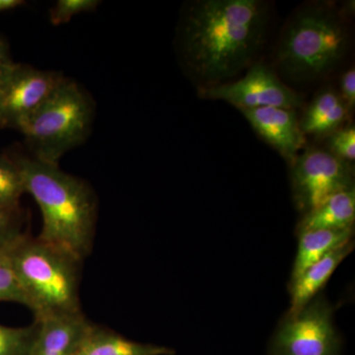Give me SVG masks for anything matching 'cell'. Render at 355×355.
<instances>
[{"label":"cell","instance_id":"cell-17","mask_svg":"<svg viewBox=\"0 0 355 355\" xmlns=\"http://www.w3.org/2000/svg\"><path fill=\"white\" fill-rule=\"evenodd\" d=\"M23 193L24 182L19 167L12 156L0 154V209L19 210Z\"/></svg>","mask_w":355,"mask_h":355},{"label":"cell","instance_id":"cell-24","mask_svg":"<svg viewBox=\"0 0 355 355\" xmlns=\"http://www.w3.org/2000/svg\"><path fill=\"white\" fill-rule=\"evenodd\" d=\"M13 62L8 44L6 43V40L0 37V71L6 69Z\"/></svg>","mask_w":355,"mask_h":355},{"label":"cell","instance_id":"cell-1","mask_svg":"<svg viewBox=\"0 0 355 355\" xmlns=\"http://www.w3.org/2000/svg\"><path fill=\"white\" fill-rule=\"evenodd\" d=\"M268 21V6L259 0L188 2L180 20L179 53L198 90L228 83L251 67Z\"/></svg>","mask_w":355,"mask_h":355},{"label":"cell","instance_id":"cell-14","mask_svg":"<svg viewBox=\"0 0 355 355\" xmlns=\"http://www.w3.org/2000/svg\"><path fill=\"white\" fill-rule=\"evenodd\" d=\"M349 111L338 93L324 89L315 97L299 121L301 132L304 135L329 137L342 128Z\"/></svg>","mask_w":355,"mask_h":355},{"label":"cell","instance_id":"cell-7","mask_svg":"<svg viewBox=\"0 0 355 355\" xmlns=\"http://www.w3.org/2000/svg\"><path fill=\"white\" fill-rule=\"evenodd\" d=\"M291 166L294 202L304 214L336 193L354 188L350 164L330 151L307 149Z\"/></svg>","mask_w":355,"mask_h":355},{"label":"cell","instance_id":"cell-12","mask_svg":"<svg viewBox=\"0 0 355 355\" xmlns=\"http://www.w3.org/2000/svg\"><path fill=\"white\" fill-rule=\"evenodd\" d=\"M354 248L352 241L338 248L321 261L308 268L295 279L291 280V305L287 316L298 314L315 298L330 279L338 265L352 253Z\"/></svg>","mask_w":355,"mask_h":355},{"label":"cell","instance_id":"cell-4","mask_svg":"<svg viewBox=\"0 0 355 355\" xmlns=\"http://www.w3.org/2000/svg\"><path fill=\"white\" fill-rule=\"evenodd\" d=\"M11 259L35 320L80 312L83 261L25 233L11 247Z\"/></svg>","mask_w":355,"mask_h":355},{"label":"cell","instance_id":"cell-23","mask_svg":"<svg viewBox=\"0 0 355 355\" xmlns=\"http://www.w3.org/2000/svg\"><path fill=\"white\" fill-rule=\"evenodd\" d=\"M340 97L349 110L354 109L355 105V70L347 69L340 77Z\"/></svg>","mask_w":355,"mask_h":355},{"label":"cell","instance_id":"cell-11","mask_svg":"<svg viewBox=\"0 0 355 355\" xmlns=\"http://www.w3.org/2000/svg\"><path fill=\"white\" fill-rule=\"evenodd\" d=\"M37 329L30 355H76L92 327L83 311L35 320Z\"/></svg>","mask_w":355,"mask_h":355},{"label":"cell","instance_id":"cell-25","mask_svg":"<svg viewBox=\"0 0 355 355\" xmlns=\"http://www.w3.org/2000/svg\"><path fill=\"white\" fill-rule=\"evenodd\" d=\"M23 6H25V1L23 0H0V12L13 10Z\"/></svg>","mask_w":355,"mask_h":355},{"label":"cell","instance_id":"cell-5","mask_svg":"<svg viewBox=\"0 0 355 355\" xmlns=\"http://www.w3.org/2000/svg\"><path fill=\"white\" fill-rule=\"evenodd\" d=\"M94 104L78 84L64 78L48 100L21 125L33 158L58 165L65 153L87 139Z\"/></svg>","mask_w":355,"mask_h":355},{"label":"cell","instance_id":"cell-15","mask_svg":"<svg viewBox=\"0 0 355 355\" xmlns=\"http://www.w3.org/2000/svg\"><path fill=\"white\" fill-rule=\"evenodd\" d=\"M355 191L336 193L303 216L297 225V233L314 230H335L354 227Z\"/></svg>","mask_w":355,"mask_h":355},{"label":"cell","instance_id":"cell-2","mask_svg":"<svg viewBox=\"0 0 355 355\" xmlns=\"http://www.w3.org/2000/svg\"><path fill=\"white\" fill-rule=\"evenodd\" d=\"M29 193L39 205L43 224L40 240L83 261L90 253L97 222V198L80 178L58 165L33 157L12 156Z\"/></svg>","mask_w":355,"mask_h":355},{"label":"cell","instance_id":"cell-21","mask_svg":"<svg viewBox=\"0 0 355 355\" xmlns=\"http://www.w3.org/2000/svg\"><path fill=\"white\" fill-rule=\"evenodd\" d=\"M330 153L343 162H354L355 159V128L354 125L340 128L329 135Z\"/></svg>","mask_w":355,"mask_h":355},{"label":"cell","instance_id":"cell-6","mask_svg":"<svg viewBox=\"0 0 355 355\" xmlns=\"http://www.w3.org/2000/svg\"><path fill=\"white\" fill-rule=\"evenodd\" d=\"M333 307L315 297L298 314L280 323L270 355H342V340L333 322Z\"/></svg>","mask_w":355,"mask_h":355},{"label":"cell","instance_id":"cell-16","mask_svg":"<svg viewBox=\"0 0 355 355\" xmlns=\"http://www.w3.org/2000/svg\"><path fill=\"white\" fill-rule=\"evenodd\" d=\"M298 235V250L292 270L291 280L295 279L327 254L352 241L354 227L308 231Z\"/></svg>","mask_w":355,"mask_h":355},{"label":"cell","instance_id":"cell-8","mask_svg":"<svg viewBox=\"0 0 355 355\" xmlns=\"http://www.w3.org/2000/svg\"><path fill=\"white\" fill-rule=\"evenodd\" d=\"M65 77L13 62L0 71V128L21 125L57 90Z\"/></svg>","mask_w":355,"mask_h":355},{"label":"cell","instance_id":"cell-13","mask_svg":"<svg viewBox=\"0 0 355 355\" xmlns=\"http://www.w3.org/2000/svg\"><path fill=\"white\" fill-rule=\"evenodd\" d=\"M174 350L162 345L128 340L104 327L93 324L76 355H173Z\"/></svg>","mask_w":355,"mask_h":355},{"label":"cell","instance_id":"cell-3","mask_svg":"<svg viewBox=\"0 0 355 355\" xmlns=\"http://www.w3.org/2000/svg\"><path fill=\"white\" fill-rule=\"evenodd\" d=\"M349 43L347 25L335 6L327 2L305 4L284 27L275 65L289 80H317L342 62Z\"/></svg>","mask_w":355,"mask_h":355},{"label":"cell","instance_id":"cell-20","mask_svg":"<svg viewBox=\"0 0 355 355\" xmlns=\"http://www.w3.org/2000/svg\"><path fill=\"white\" fill-rule=\"evenodd\" d=\"M100 3L98 0H58L50 11L51 24L69 23L74 16L94 11Z\"/></svg>","mask_w":355,"mask_h":355},{"label":"cell","instance_id":"cell-9","mask_svg":"<svg viewBox=\"0 0 355 355\" xmlns=\"http://www.w3.org/2000/svg\"><path fill=\"white\" fill-rule=\"evenodd\" d=\"M198 93L203 99L227 102L240 112L263 107L294 110L301 105L300 97L272 69L261 64H252L238 80L202 89Z\"/></svg>","mask_w":355,"mask_h":355},{"label":"cell","instance_id":"cell-10","mask_svg":"<svg viewBox=\"0 0 355 355\" xmlns=\"http://www.w3.org/2000/svg\"><path fill=\"white\" fill-rule=\"evenodd\" d=\"M252 127L268 144L275 147L289 163L293 162L305 146V135L295 112L279 107L241 111Z\"/></svg>","mask_w":355,"mask_h":355},{"label":"cell","instance_id":"cell-18","mask_svg":"<svg viewBox=\"0 0 355 355\" xmlns=\"http://www.w3.org/2000/svg\"><path fill=\"white\" fill-rule=\"evenodd\" d=\"M14 243L0 247V302L18 303L30 309L29 300L21 286L11 259Z\"/></svg>","mask_w":355,"mask_h":355},{"label":"cell","instance_id":"cell-22","mask_svg":"<svg viewBox=\"0 0 355 355\" xmlns=\"http://www.w3.org/2000/svg\"><path fill=\"white\" fill-rule=\"evenodd\" d=\"M22 234L21 209H0V247L12 244Z\"/></svg>","mask_w":355,"mask_h":355},{"label":"cell","instance_id":"cell-19","mask_svg":"<svg viewBox=\"0 0 355 355\" xmlns=\"http://www.w3.org/2000/svg\"><path fill=\"white\" fill-rule=\"evenodd\" d=\"M36 329V323L19 328L0 324V355H30Z\"/></svg>","mask_w":355,"mask_h":355}]
</instances>
